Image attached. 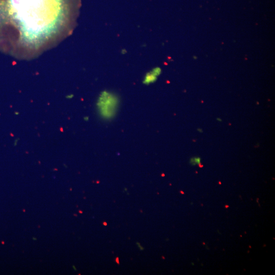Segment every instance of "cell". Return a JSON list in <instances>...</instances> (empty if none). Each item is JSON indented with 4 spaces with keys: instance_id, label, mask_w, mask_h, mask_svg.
Segmentation results:
<instances>
[{
    "instance_id": "6da1fadb",
    "label": "cell",
    "mask_w": 275,
    "mask_h": 275,
    "mask_svg": "<svg viewBox=\"0 0 275 275\" xmlns=\"http://www.w3.org/2000/svg\"><path fill=\"white\" fill-rule=\"evenodd\" d=\"M11 12L25 36L39 37L54 29L62 0H9Z\"/></svg>"
},
{
    "instance_id": "5b68a950",
    "label": "cell",
    "mask_w": 275,
    "mask_h": 275,
    "mask_svg": "<svg viewBox=\"0 0 275 275\" xmlns=\"http://www.w3.org/2000/svg\"><path fill=\"white\" fill-rule=\"evenodd\" d=\"M139 248L141 249V250H143L142 249V247H141V246L140 245V244L138 243V244Z\"/></svg>"
},
{
    "instance_id": "7a4b0ae2",
    "label": "cell",
    "mask_w": 275,
    "mask_h": 275,
    "mask_svg": "<svg viewBox=\"0 0 275 275\" xmlns=\"http://www.w3.org/2000/svg\"><path fill=\"white\" fill-rule=\"evenodd\" d=\"M97 104L101 116L104 119H109L117 112L119 100L114 94L104 92L100 95Z\"/></svg>"
},
{
    "instance_id": "3957f363",
    "label": "cell",
    "mask_w": 275,
    "mask_h": 275,
    "mask_svg": "<svg viewBox=\"0 0 275 275\" xmlns=\"http://www.w3.org/2000/svg\"><path fill=\"white\" fill-rule=\"evenodd\" d=\"M160 73L161 70L159 68L154 69L152 71L146 74L144 82L145 84H149L154 82Z\"/></svg>"
},
{
    "instance_id": "277c9868",
    "label": "cell",
    "mask_w": 275,
    "mask_h": 275,
    "mask_svg": "<svg viewBox=\"0 0 275 275\" xmlns=\"http://www.w3.org/2000/svg\"><path fill=\"white\" fill-rule=\"evenodd\" d=\"M190 162L193 165L198 164L201 162V158L200 157L192 158Z\"/></svg>"
}]
</instances>
